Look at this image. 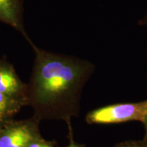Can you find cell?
I'll return each mask as SVG.
<instances>
[{"mask_svg": "<svg viewBox=\"0 0 147 147\" xmlns=\"http://www.w3.org/2000/svg\"><path fill=\"white\" fill-rule=\"evenodd\" d=\"M0 21L13 27L32 43L24 29L23 0H0Z\"/></svg>", "mask_w": 147, "mask_h": 147, "instance_id": "obj_3", "label": "cell"}, {"mask_svg": "<svg viewBox=\"0 0 147 147\" xmlns=\"http://www.w3.org/2000/svg\"><path fill=\"white\" fill-rule=\"evenodd\" d=\"M147 114V101L134 104H119L91 112L87 121L91 123H114L129 121L144 122Z\"/></svg>", "mask_w": 147, "mask_h": 147, "instance_id": "obj_2", "label": "cell"}, {"mask_svg": "<svg viewBox=\"0 0 147 147\" xmlns=\"http://www.w3.org/2000/svg\"><path fill=\"white\" fill-rule=\"evenodd\" d=\"M139 25L141 26H144V25H147V15L145 16L142 20L139 21Z\"/></svg>", "mask_w": 147, "mask_h": 147, "instance_id": "obj_9", "label": "cell"}, {"mask_svg": "<svg viewBox=\"0 0 147 147\" xmlns=\"http://www.w3.org/2000/svg\"><path fill=\"white\" fill-rule=\"evenodd\" d=\"M144 125H145V127H146V136H147V114H146V117H145V119H144Z\"/></svg>", "mask_w": 147, "mask_h": 147, "instance_id": "obj_10", "label": "cell"}, {"mask_svg": "<svg viewBox=\"0 0 147 147\" xmlns=\"http://www.w3.org/2000/svg\"><path fill=\"white\" fill-rule=\"evenodd\" d=\"M68 147H78V146H76V145H75V144H71L70 146H68Z\"/></svg>", "mask_w": 147, "mask_h": 147, "instance_id": "obj_11", "label": "cell"}, {"mask_svg": "<svg viewBox=\"0 0 147 147\" xmlns=\"http://www.w3.org/2000/svg\"><path fill=\"white\" fill-rule=\"evenodd\" d=\"M32 140V134L27 127H17L0 138V147H27Z\"/></svg>", "mask_w": 147, "mask_h": 147, "instance_id": "obj_4", "label": "cell"}, {"mask_svg": "<svg viewBox=\"0 0 147 147\" xmlns=\"http://www.w3.org/2000/svg\"><path fill=\"white\" fill-rule=\"evenodd\" d=\"M20 83L10 68L0 67V93L5 95H12L18 92Z\"/></svg>", "mask_w": 147, "mask_h": 147, "instance_id": "obj_5", "label": "cell"}, {"mask_svg": "<svg viewBox=\"0 0 147 147\" xmlns=\"http://www.w3.org/2000/svg\"><path fill=\"white\" fill-rule=\"evenodd\" d=\"M36 53L34 89L44 102L54 101L74 91L83 82L89 65L70 57L45 52L31 43Z\"/></svg>", "mask_w": 147, "mask_h": 147, "instance_id": "obj_1", "label": "cell"}, {"mask_svg": "<svg viewBox=\"0 0 147 147\" xmlns=\"http://www.w3.org/2000/svg\"><path fill=\"white\" fill-rule=\"evenodd\" d=\"M118 147H143L141 146H139L136 144H132V143H128V144H124L123 145H121Z\"/></svg>", "mask_w": 147, "mask_h": 147, "instance_id": "obj_8", "label": "cell"}, {"mask_svg": "<svg viewBox=\"0 0 147 147\" xmlns=\"http://www.w3.org/2000/svg\"><path fill=\"white\" fill-rule=\"evenodd\" d=\"M8 99L6 95L0 93V117L3 115L7 108Z\"/></svg>", "mask_w": 147, "mask_h": 147, "instance_id": "obj_6", "label": "cell"}, {"mask_svg": "<svg viewBox=\"0 0 147 147\" xmlns=\"http://www.w3.org/2000/svg\"><path fill=\"white\" fill-rule=\"evenodd\" d=\"M27 147H51L47 144H41V143H32L29 144Z\"/></svg>", "mask_w": 147, "mask_h": 147, "instance_id": "obj_7", "label": "cell"}]
</instances>
